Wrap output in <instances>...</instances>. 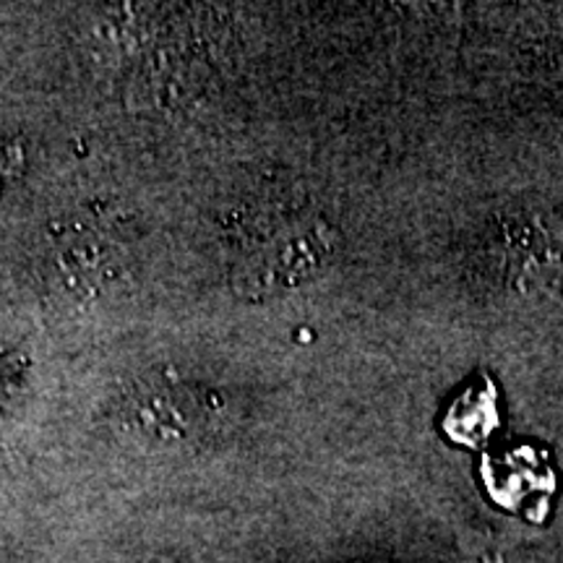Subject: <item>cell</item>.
<instances>
[{
    "mask_svg": "<svg viewBox=\"0 0 563 563\" xmlns=\"http://www.w3.org/2000/svg\"><path fill=\"white\" fill-rule=\"evenodd\" d=\"M332 243L329 224L290 199L253 201L232 235V282L249 298L287 292L321 269Z\"/></svg>",
    "mask_w": 563,
    "mask_h": 563,
    "instance_id": "6da1fadb",
    "label": "cell"
},
{
    "mask_svg": "<svg viewBox=\"0 0 563 563\" xmlns=\"http://www.w3.org/2000/svg\"><path fill=\"white\" fill-rule=\"evenodd\" d=\"M21 170H24V152H21V146L11 139H0V203L13 191Z\"/></svg>",
    "mask_w": 563,
    "mask_h": 563,
    "instance_id": "277c9868",
    "label": "cell"
},
{
    "mask_svg": "<svg viewBox=\"0 0 563 563\" xmlns=\"http://www.w3.org/2000/svg\"><path fill=\"white\" fill-rule=\"evenodd\" d=\"M217 412H220V402L214 394L175 382L141 384L123 405L125 426L144 439L159 443L199 439L211 428V418Z\"/></svg>",
    "mask_w": 563,
    "mask_h": 563,
    "instance_id": "7a4b0ae2",
    "label": "cell"
},
{
    "mask_svg": "<svg viewBox=\"0 0 563 563\" xmlns=\"http://www.w3.org/2000/svg\"><path fill=\"white\" fill-rule=\"evenodd\" d=\"M493 407V389L488 386L483 394L481 405L477 410H467V405L456 402L452 415H449V433L454 435L456 441L464 443H481L485 435L490 433V426L496 422V412L490 410Z\"/></svg>",
    "mask_w": 563,
    "mask_h": 563,
    "instance_id": "3957f363",
    "label": "cell"
}]
</instances>
